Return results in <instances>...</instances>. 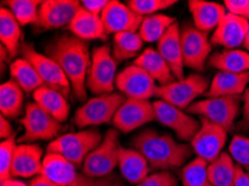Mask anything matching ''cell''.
<instances>
[{
	"instance_id": "obj_14",
	"label": "cell",
	"mask_w": 249,
	"mask_h": 186,
	"mask_svg": "<svg viewBox=\"0 0 249 186\" xmlns=\"http://www.w3.org/2000/svg\"><path fill=\"white\" fill-rule=\"evenodd\" d=\"M181 45L184 66L196 71L205 69L206 62L213 51L208 34L200 32L195 26H184L181 29Z\"/></svg>"
},
{
	"instance_id": "obj_17",
	"label": "cell",
	"mask_w": 249,
	"mask_h": 186,
	"mask_svg": "<svg viewBox=\"0 0 249 186\" xmlns=\"http://www.w3.org/2000/svg\"><path fill=\"white\" fill-rule=\"evenodd\" d=\"M82 3L77 0H46L39 7L37 25L43 29L70 26Z\"/></svg>"
},
{
	"instance_id": "obj_39",
	"label": "cell",
	"mask_w": 249,
	"mask_h": 186,
	"mask_svg": "<svg viewBox=\"0 0 249 186\" xmlns=\"http://www.w3.org/2000/svg\"><path fill=\"white\" fill-rule=\"evenodd\" d=\"M16 149L17 143L14 136L8 139H3L0 144V181L1 182L11 178V168H13Z\"/></svg>"
},
{
	"instance_id": "obj_6",
	"label": "cell",
	"mask_w": 249,
	"mask_h": 186,
	"mask_svg": "<svg viewBox=\"0 0 249 186\" xmlns=\"http://www.w3.org/2000/svg\"><path fill=\"white\" fill-rule=\"evenodd\" d=\"M125 100L126 97L121 93L97 95L77 109L74 115V124L80 128H85L111 123Z\"/></svg>"
},
{
	"instance_id": "obj_35",
	"label": "cell",
	"mask_w": 249,
	"mask_h": 186,
	"mask_svg": "<svg viewBox=\"0 0 249 186\" xmlns=\"http://www.w3.org/2000/svg\"><path fill=\"white\" fill-rule=\"evenodd\" d=\"M208 164L203 159L196 157L181 169V182L183 186H213L208 176Z\"/></svg>"
},
{
	"instance_id": "obj_9",
	"label": "cell",
	"mask_w": 249,
	"mask_h": 186,
	"mask_svg": "<svg viewBox=\"0 0 249 186\" xmlns=\"http://www.w3.org/2000/svg\"><path fill=\"white\" fill-rule=\"evenodd\" d=\"M119 131L108 130L103 140L95 150L90 152L83 163V174L93 178L110 176L116 166H119Z\"/></svg>"
},
{
	"instance_id": "obj_12",
	"label": "cell",
	"mask_w": 249,
	"mask_h": 186,
	"mask_svg": "<svg viewBox=\"0 0 249 186\" xmlns=\"http://www.w3.org/2000/svg\"><path fill=\"white\" fill-rule=\"evenodd\" d=\"M156 119L163 126L173 131L177 137L183 142H191L199 131L201 123L189 113L176 106L158 100L153 102Z\"/></svg>"
},
{
	"instance_id": "obj_26",
	"label": "cell",
	"mask_w": 249,
	"mask_h": 186,
	"mask_svg": "<svg viewBox=\"0 0 249 186\" xmlns=\"http://www.w3.org/2000/svg\"><path fill=\"white\" fill-rule=\"evenodd\" d=\"M133 64L141 67L146 74L156 81V83H159V86L171 84L176 81L171 68L156 49H145L134 59Z\"/></svg>"
},
{
	"instance_id": "obj_41",
	"label": "cell",
	"mask_w": 249,
	"mask_h": 186,
	"mask_svg": "<svg viewBox=\"0 0 249 186\" xmlns=\"http://www.w3.org/2000/svg\"><path fill=\"white\" fill-rule=\"evenodd\" d=\"M224 6L227 13L249 21V0H225Z\"/></svg>"
},
{
	"instance_id": "obj_31",
	"label": "cell",
	"mask_w": 249,
	"mask_h": 186,
	"mask_svg": "<svg viewBox=\"0 0 249 186\" xmlns=\"http://www.w3.org/2000/svg\"><path fill=\"white\" fill-rule=\"evenodd\" d=\"M10 75L11 79L16 82L25 93H34L44 86L35 68L25 58H16L11 63Z\"/></svg>"
},
{
	"instance_id": "obj_29",
	"label": "cell",
	"mask_w": 249,
	"mask_h": 186,
	"mask_svg": "<svg viewBox=\"0 0 249 186\" xmlns=\"http://www.w3.org/2000/svg\"><path fill=\"white\" fill-rule=\"evenodd\" d=\"M20 24L8 8L0 9V40L1 45L8 51L11 58L16 57L21 47Z\"/></svg>"
},
{
	"instance_id": "obj_37",
	"label": "cell",
	"mask_w": 249,
	"mask_h": 186,
	"mask_svg": "<svg viewBox=\"0 0 249 186\" xmlns=\"http://www.w3.org/2000/svg\"><path fill=\"white\" fill-rule=\"evenodd\" d=\"M228 151L236 165L249 173V138L243 135H235L229 144Z\"/></svg>"
},
{
	"instance_id": "obj_11",
	"label": "cell",
	"mask_w": 249,
	"mask_h": 186,
	"mask_svg": "<svg viewBox=\"0 0 249 186\" xmlns=\"http://www.w3.org/2000/svg\"><path fill=\"white\" fill-rule=\"evenodd\" d=\"M22 58L27 59L35 68L45 86L58 90L67 96L71 93V86L56 60L50 56L38 52L29 43H22L20 47Z\"/></svg>"
},
{
	"instance_id": "obj_25",
	"label": "cell",
	"mask_w": 249,
	"mask_h": 186,
	"mask_svg": "<svg viewBox=\"0 0 249 186\" xmlns=\"http://www.w3.org/2000/svg\"><path fill=\"white\" fill-rule=\"evenodd\" d=\"M33 98L34 102L59 123H64L69 118L70 104L65 95L58 90L44 85L33 93Z\"/></svg>"
},
{
	"instance_id": "obj_7",
	"label": "cell",
	"mask_w": 249,
	"mask_h": 186,
	"mask_svg": "<svg viewBox=\"0 0 249 186\" xmlns=\"http://www.w3.org/2000/svg\"><path fill=\"white\" fill-rule=\"evenodd\" d=\"M209 86L210 83L205 76L191 74L182 79H176L171 84L158 86L156 96L180 109H188L196 98L208 92Z\"/></svg>"
},
{
	"instance_id": "obj_36",
	"label": "cell",
	"mask_w": 249,
	"mask_h": 186,
	"mask_svg": "<svg viewBox=\"0 0 249 186\" xmlns=\"http://www.w3.org/2000/svg\"><path fill=\"white\" fill-rule=\"evenodd\" d=\"M41 2L43 1L38 0H8L3 3L8 6V9L13 13L20 26H26L37 24Z\"/></svg>"
},
{
	"instance_id": "obj_33",
	"label": "cell",
	"mask_w": 249,
	"mask_h": 186,
	"mask_svg": "<svg viewBox=\"0 0 249 186\" xmlns=\"http://www.w3.org/2000/svg\"><path fill=\"white\" fill-rule=\"evenodd\" d=\"M237 165L229 153H222L208 164V176L213 186H233Z\"/></svg>"
},
{
	"instance_id": "obj_50",
	"label": "cell",
	"mask_w": 249,
	"mask_h": 186,
	"mask_svg": "<svg viewBox=\"0 0 249 186\" xmlns=\"http://www.w3.org/2000/svg\"><path fill=\"white\" fill-rule=\"evenodd\" d=\"M248 174H249V173H248Z\"/></svg>"
},
{
	"instance_id": "obj_15",
	"label": "cell",
	"mask_w": 249,
	"mask_h": 186,
	"mask_svg": "<svg viewBox=\"0 0 249 186\" xmlns=\"http://www.w3.org/2000/svg\"><path fill=\"white\" fill-rule=\"evenodd\" d=\"M115 86L126 98L143 101H149L151 97L156 96L158 88L156 81L134 64L118 74Z\"/></svg>"
},
{
	"instance_id": "obj_42",
	"label": "cell",
	"mask_w": 249,
	"mask_h": 186,
	"mask_svg": "<svg viewBox=\"0 0 249 186\" xmlns=\"http://www.w3.org/2000/svg\"><path fill=\"white\" fill-rule=\"evenodd\" d=\"M81 3L83 8L88 10L89 13L101 17V15L107 8L108 0H83Z\"/></svg>"
},
{
	"instance_id": "obj_8",
	"label": "cell",
	"mask_w": 249,
	"mask_h": 186,
	"mask_svg": "<svg viewBox=\"0 0 249 186\" xmlns=\"http://www.w3.org/2000/svg\"><path fill=\"white\" fill-rule=\"evenodd\" d=\"M20 124L24 127V134L18 138L20 144H33L38 140H54L65 130V126L62 123L40 108L36 102H30L26 106L25 115L20 119Z\"/></svg>"
},
{
	"instance_id": "obj_32",
	"label": "cell",
	"mask_w": 249,
	"mask_h": 186,
	"mask_svg": "<svg viewBox=\"0 0 249 186\" xmlns=\"http://www.w3.org/2000/svg\"><path fill=\"white\" fill-rule=\"evenodd\" d=\"M177 22V19L164 14H157L143 18V21L139 29V35L144 43H156L165 35L172 25Z\"/></svg>"
},
{
	"instance_id": "obj_4",
	"label": "cell",
	"mask_w": 249,
	"mask_h": 186,
	"mask_svg": "<svg viewBox=\"0 0 249 186\" xmlns=\"http://www.w3.org/2000/svg\"><path fill=\"white\" fill-rule=\"evenodd\" d=\"M103 140L97 130H83L59 135L48 144L47 153L59 155L75 166L83 165L85 158Z\"/></svg>"
},
{
	"instance_id": "obj_20",
	"label": "cell",
	"mask_w": 249,
	"mask_h": 186,
	"mask_svg": "<svg viewBox=\"0 0 249 186\" xmlns=\"http://www.w3.org/2000/svg\"><path fill=\"white\" fill-rule=\"evenodd\" d=\"M43 150L39 145L33 144H19L15 152L11 177H36L43 174L44 169Z\"/></svg>"
},
{
	"instance_id": "obj_22",
	"label": "cell",
	"mask_w": 249,
	"mask_h": 186,
	"mask_svg": "<svg viewBox=\"0 0 249 186\" xmlns=\"http://www.w3.org/2000/svg\"><path fill=\"white\" fill-rule=\"evenodd\" d=\"M194 26L202 33L208 34L216 29L227 15L224 5L206 0H190L188 2Z\"/></svg>"
},
{
	"instance_id": "obj_47",
	"label": "cell",
	"mask_w": 249,
	"mask_h": 186,
	"mask_svg": "<svg viewBox=\"0 0 249 186\" xmlns=\"http://www.w3.org/2000/svg\"><path fill=\"white\" fill-rule=\"evenodd\" d=\"M1 186H29V185L25 184L24 182L17 180V178L11 177V178H8V180L1 182Z\"/></svg>"
},
{
	"instance_id": "obj_44",
	"label": "cell",
	"mask_w": 249,
	"mask_h": 186,
	"mask_svg": "<svg viewBox=\"0 0 249 186\" xmlns=\"http://www.w3.org/2000/svg\"><path fill=\"white\" fill-rule=\"evenodd\" d=\"M14 131L13 126L9 123L8 118H6L5 116H0V137L2 139H8L13 137Z\"/></svg>"
},
{
	"instance_id": "obj_28",
	"label": "cell",
	"mask_w": 249,
	"mask_h": 186,
	"mask_svg": "<svg viewBox=\"0 0 249 186\" xmlns=\"http://www.w3.org/2000/svg\"><path fill=\"white\" fill-rule=\"evenodd\" d=\"M208 65L222 73L249 71V52L240 49H225L210 55Z\"/></svg>"
},
{
	"instance_id": "obj_3",
	"label": "cell",
	"mask_w": 249,
	"mask_h": 186,
	"mask_svg": "<svg viewBox=\"0 0 249 186\" xmlns=\"http://www.w3.org/2000/svg\"><path fill=\"white\" fill-rule=\"evenodd\" d=\"M43 164L44 175L60 186H124L116 176L93 178L78 173L76 166L56 154L47 153Z\"/></svg>"
},
{
	"instance_id": "obj_27",
	"label": "cell",
	"mask_w": 249,
	"mask_h": 186,
	"mask_svg": "<svg viewBox=\"0 0 249 186\" xmlns=\"http://www.w3.org/2000/svg\"><path fill=\"white\" fill-rule=\"evenodd\" d=\"M119 168L123 177L131 184H140L149 176L150 165L145 157L137 150L121 147Z\"/></svg>"
},
{
	"instance_id": "obj_40",
	"label": "cell",
	"mask_w": 249,
	"mask_h": 186,
	"mask_svg": "<svg viewBox=\"0 0 249 186\" xmlns=\"http://www.w3.org/2000/svg\"><path fill=\"white\" fill-rule=\"evenodd\" d=\"M137 186H178L176 176L169 170L151 174Z\"/></svg>"
},
{
	"instance_id": "obj_24",
	"label": "cell",
	"mask_w": 249,
	"mask_h": 186,
	"mask_svg": "<svg viewBox=\"0 0 249 186\" xmlns=\"http://www.w3.org/2000/svg\"><path fill=\"white\" fill-rule=\"evenodd\" d=\"M69 29L73 36L84 41L94 39L104 40L107 37L102 18L89 13L82 6L75 15L73 21L70 24Z\"/></svg>"
},
{
	"instance_id": "obj_46",
	"label": "cell",
	"mask_w": 249,
	"mask_h": 186,
	"mask_svg": "<svg viewBox=\"0 0 249 186\" xmlns=\"http://www.w3.org/2000/svg\"><path fill=\"white\" fill-rule=\"evenodd\" d=\"M29 186H60V185L56 184L55 182L51 181L50 178L45 176L44 174H41V175L34 177L33 180L30 181Z\"/></svg>"
},
{
	"instance_id": "obj_45",
	"label": "cell",
	"mask_w": 249,
	"mask_h": 186,
	"mask_svg": "<svg viewBox=\"0 0 249 186\" xmlns=\"http://www.w3.org/2000/svg\"><path fill=\"white\" fill-rule=\"evenodd\" d=\"M233 186H249V174L240 166L236 168V176Z\"/></svg>"
},
{
	"instance_id": "obj_19",
	"label": "cell",
	"mask_w": 249,
	"mask_h": 186,
	"mask_svg": "<svg viewBox=\"0 0 249 186\" xmlns=\"http://www.w3.org/2000/svg\"><path fill=\"white\" fill-rule=\"evenodd\" d=\"M249 35V21L227 13L210 38L211 45L226 49L244 46Z\"/></svg>"
},
{
	"instance_id": "obj_2",
	"label": "cell",
	"mask_w": 249,
	"mask_h": 186,
	"mask_svg": "<svg viewBox=\"0 0 249 186\" xmlns=\"http://www.w3.org/2000/svg\"><path fill=\"white\" fill-rule=\"evenodd\" d=\"M134 150L148 161L151 169L170 170L178 169L192 154L190 145L179 143L169 134H161L153 130H145L132 140Z\"/></svg>"
},
{
	"instance_id": "obj_16",
	"label": "cell",
	"mask_w": 249,
	"mask_h": 186,
	"mask_svg": "<svg viewBox=\"0 0 249 186\" xmlns=\"http://www.w3.org/2000/svg\"><path fill=\"white\" fill-rule=\"evenodd\" d=\"M156 119L152 102L143 100L126 98L116 112L113 125L122 133H131Z\"/></svg>"
},
{
	"instance_id": "obj_21",
	"label": "cell",
	"mask_w": 249,
	"mask_h": 186,
	"mask_svg": "<svg viewBox=\"0 0 249 186\" xmlns=\"http://www.w3.org/2000/svg\"><path fill=\"white\" fill-rule=\"evenodd\" d=\"M157 51L162 56L176 79L184 78V63L181 45V28L178 22L172 25L165 35L158 41Z\"/></svg>"
},
{
	"instance_id": "obj_38",
	"label": "cell",
	"mask_w": 249,
	"mask_h": 186,
	"mask_svg": "<svg viewBox=\"0 0 249 186\" xmlns=\"http://www.w3.org/2000/svg\"><path fill=\"white\" fill-rule=\"evenodd\" d=\"M177 3L176 0H130L127 1L130 8L139 16H152L159 11L165 10Z\"/></svg>"
},
{
	"instance_id": "obj_1",
	"label": "cell",
	"mask_w": 249,
	"mask_h": 186,
	"mask_svg": "<svg viewBox=\"0 0 249 186\" xmlns=\"http://www.w3.org/2000/svg\"><path fill=\"white\" fill-rule=\"evenodd\" d=\"M47 56L57 62L69 79L71 90L78 101L86 100V81L92 64L88 41L64 35L46 47Z\"/></svg>"
},
{
	"instance_id": "obj_5",
	"label": "cell",
	"mask_w": 249,
	"mask_h": 186,
	"mask_svg": "<svg viewBox=\"0 0 249 186\" xmlns=\"http://www.w3.org/2000/svg\"><path fill=\"white\" fill-rule=\"evenodd\" d=\"M240 101V96L208 97L195 101L187 109V113L199 115L201 118L219 125L229 133L235 127V121L239 115Z\"/></svg>"
},
{
	"instance_id": "obj_49",
	"label": "cell",
	"mask_w": 249,
	"mask_h": 186,
	"mask_svg": "<svg viewBox=\"0 0 249 186\" xmlns=\"http://www.w3.org/2000/svg\"><path fill=\"white\" fill-rule=\"evenodd\" d=\"M244 47H245V49H246V51L249 52V35H248V37L246 38V40H245Z\"/></svg>"
},
{
	"instance_id": "obj_10",
	"label": "cell",
	"mask_w": 249,
	"mask_h": 186,
	"mask_svg": "<svg viewBox=\"0 0 249 186\" xmlns=\"http://www.w3.org/2000/svg\"><path fill=\"white\" fill-rule=\"evenodd\" d=\"M118 62L108 46L93 49L86 87L90 93L97 95L111 94L114 90Z\"/></svg>"
},
{
	"instance_id": "obj_13",
	"label": "cell",
	"mask_w": 249,
	"mask_h": 186,
	"mask_svg": "<svg viewBox=\"0 0 249 186\" xmlns=\"http://www.w3.org/2000/svg\"><path fill=\"white\" fill-rule=\"evenodd\" d=\"M200 123L201 126L190 142V146L197 157L207 163H213L222 154L227 143L228 132L205 118H200Z\"/></svg>"
},
{
	"instance_id": "obj_48",
	"label": "cell",
	"mask_w": 249,
	"mask_h": 186,
	"mask_svg": "<svg viewBox=\"0 0 249 186\" xmlns=\"http://www.w3.org/2000/svg\"><path fill=\"white\" fill-rule=\"evenodd\" d=\"M0 56H1V64H3V62H8V60L11 58L8 51H7L2 45H1V48H0Z\"/></svg>"
},
{
	"instance_id": "obj_30",
	"label": "cell",
	"mask_w": 249,
	"mask_h": 186,
	"mask_svg": "<svg viewBox=\"0 0 249 186\" xmlns=\"http://www.w3.org/2000/svg\"><path fill=\"white\" fill-rule=\"evenodd\" d=\"M24 90L13 79L0 86V112L6 118H16L24 107Z\"/></svg>"
},
{
	"instance_id": "obj_34",
	"label": "cell",
	"mask_w": 249,
	"mask_h": 186,
	"mask_svg": "<svg viewBox=\"0 0 249 186\" xmlns=\"http://www.w3.org/2000/svg\"><path fill=\"white\" fill-rule=\"evenodd\" d=\"M141 36L139 33H121L114 35L113 39L112 54L116 59V62L131 59L137 56L143 47Z\"/></svg>"
},
{
	"instance_id": "obj_23",
	"label": "cell",
	"mask_w": 249,
	"mask_h": 186,
	"mask_svg": "<svg viewBox=\"0 0 249 186\" xmlns=\"http://www.w3.org/2000/svg\"><path fill=\"white\" fill-rule=\"evenodd\" d=\"M249 87V71L246 73H222L219 71L210 83L208 97L240 96Z\"/></svg>"
},
{
	"instance_id": "obj_43",
	"label": "cell",
	"mask_w": 249,
	"mask_h": 186,
	"mask_svg": "<svg viewBox=\"0 0 249 186\" xmlns=\"http://www.w3.org/2000/svg\"><path fill=\"white\" fill-rule=\"evenodd\" d=\"M238 126L244 131L249 130V87L243 96V119Z\"/></svg>"
},
{
	"instance_id": "obj_18",
	"label": "cell",
	"mask_w": 249,
	"mask_h": 186,
	"mask_svg": "<svg viewBox=\"0 0 249 186\" xmlns=\"http://www.w3.org/2000/svg\"><path fill=\"white\" fill-rule=\"evenodd\" d=\"M107 34H121V33H137L143 21V17L139 16L132 10L129 5L111 0L108 1L107 8L101 15Z\"/></svg>"
}]
</instances>
